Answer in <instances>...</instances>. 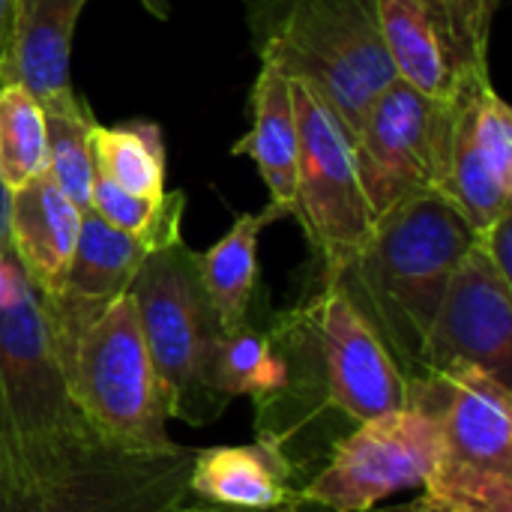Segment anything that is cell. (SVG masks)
Segmentation results:
<instances>
[{"label":"cell","instance_id":"1","mask_svg":"<svg viewBox=\"0 0 512 512\" xmlns=\"http://www.w3.org/2000/svg\"><path fill=\"white\" fill-rule=\"evenodd\" d=\"M267 336L288 378L255 405L258 438L276 444L291 465L306 444L309 459L330 456L336 441L324 432V417H333L345 438L354 426L411 405V381L339 285H318L303 306L279 315Z\"/></svg>","mask_w":512,"mask_h":512},{"label":"cell","instance_id":"2","mask_svg":"<svg viewBox=\"0 0 512 512\" xmlns=\"http://www.w3.org/2000/svg\"><path fill=\"white\" fill-rule=\"evenodd\" d=\"M477 231L438 192H420L384 216L339 276V288L375 330L402 375L423 381V351L447 285Z\"/></svg>","mask_w":512,"mask_h":512},{"label":"cell","instance_id":"3","mask_svg":"<svg viewBox=\"0 0 512 512\" xmlns=\"http://www.w3.org/2000/svg\"><path fill=\"white\" fill-rule=\"evenodd\" d=\"M99 444L105 438L75 408L27 282L0 306V492L36 483Z\"/></svg>","mask_w":512,"mask_h":512},{"label":"cell","instance_id":"4","mask_svg":"<svg viewBox=\"0 0 512 512\" xmlns=\"http://www.w3.org/2000/svg\"><path fill=\"white\" fill-rule=\"evenodd\" d=\"M249 18L261 63L315 93L351 138L396 81L375 0H249Z\"/></svg>","mask_w":512,"mask_h":512},{"label":"cell","instance_id":"5","mask_svg":"<svg viewBox=\"0 0 512 512\" xmlns=\"http://www.w3.org/2000/svg\"><path fill=\"white\" fill-rule=\"evenodd\" d=\"M129 294L165 396L168 420L189 426L213 423L228 402L210 387L213 357L222 339L219 318L198 276V252L183 237L150 249Z\"/></svg>","mask_w":512,"mask_h":512},{"label":"cell","instance_id":"6","mask_svg":"<svg viewBox=\"0 0 512 512\" xmlns=\"http://www.w3.org/2000/svg\"><path fill=\"white\" fill-rule=\"evenodd\" d=\"M414 402L438 417V453L423 489L468 512H512L510 384L456 366L411 384Z\"/></svg>","mask_w":512,"mask_h":512},{"label":"cell","instance_id":"7","mask_svg":"<svg viewBox=\"0 0 512 512\" xmlns=\"http://www.w3.org/2000/svg\"><path fill=\"white\" fill-rule=\"evenodd\" d=\"M63 378L81 417L126 450H168L165 396L132 294L114 300L72 345Z\"/></svg>","mask_w":512,"mask_h":512},{"label":"cell","instance_id":"8","mask_svg":"<svg viewBox=\"0 0 512 512\" xmlns=\"http://www.w3.org/2000/svg\"><path fill=\"white\" fill-rule=\"evenodd\" d=\"M294 111L300 129L297 201L294 213L321 270V285L339 276L366 246L375 213L360 183L354 138L336 114L294 81Z\"/></svg>","mask_w":512,"mask_h":512},{"label":"cell","instance_id":"9","mask_svg":"<svg viewBox=\"0 0 512 512\" xmlns=\"http://www.w3.org/2000/svg\"><path fill=\"white\" fill-rule=\"evenodd\" d=\"M195 450L99 444L72 465L0 492V512H183Z\"/></svg>","mask_w":512,"mask_h":512},{"label":"cell","instance_id":"10","mask_svg":"<svg viewBox=\"0 0 512 512\" xmlns=\"http://www.w3.org/2000/svg\"><path fill=\"white\" fill-rule=\"evenodd\" d=\"M450 99H435L396 78L366 108L354 156L369 207L384 216L420 192H441L450 156Z\"/></svg>","mask_w":512,"mask_h":512},{"label":"cell","instance_id":"11","mask_svg":"<svg viewBox=\"0 0 512 512\" xmlns=\"http://www.w3.org/2000/svg\"><path fill=\"white\" fill-rule=\"evenodd\" d=\"M438 453V417L414 402L354 426L339 438L324 468L297 489L342 512H372L384 498L423 486Z\"/></svg>","mask_w":512,"mask_h":512},{"label":"cell","instance_id":"12","mask_svg":"<svg viewBox=\"0 0 512 512\" xmlns=\"http://www.w3.org/2000/svg\"><path fill=\"white\" fill-rule=\"evenodd\" d=\"M501 0H375L396 78L453 99L489 75V39Z\"/></svg>","mask_w":512,"mask_h":512},{"label":"cell","instance_id":"13","mask_svg":"<svg viewBox=\"0 0 512 512\" xmlns=\"http://www.w3.org/2000/svg\"><path fill=\"white\" fill-rule=\"evenodd\" d=\"M456 366H477L510 384L512 282L477 243L459 261L429 330L423 381Z\"/></svg>","mask_w":512,"mask_h":512},{"label":"cell","instance_id":"14","mask_svg":"<svg viewBox=\"0 0 512 512\" xmlns=\"http://www.w3.org/2000/svg\"><path fill=\"white\" fill-rule=\"evenodd\" d=\"M444 195L480 234L512 213V111L492 75L465 84L453 99Z\"/></svg>","mask_w":512,"mask_h":512},{"label":"cell","instance_id":"15","mask_svg":"<svg viewBox=\"0 0 512 512\" xmlns=\"http://www.w3.org/2000/svg\"><path fill=\"white\" fill-rule=\"evenodd\" d=\"M147 252L150 249L138 237L108 225L93 210L81 213V231L63 288L51 300H39L60 366L69 357L72 345L78 342V336L114 300L129 294V285Z\"/></svg>","mask_w":512,"mask_h":512},{"label":"cell","instance_id":"16","mask_svg":"<svg viewBox=\"0 0 512 512\" xmlns=\"http://www.w3.org/2000/svg\"><path fill=\"white\" fill-rule=\"evenodd\" d=\"M78 231L81 210L60 192L48 171L9 192V249L39 300H51L63 288Z\"/></svg>","mask_w":512,"mask_h":512},{"label":"cell","instance_id":"17","mask_svg":"<svg viewBox=\"0 0 512 512\" xmlns=\"http://www.w3.org/2000/svg\"><path fill=\"white\" fill-rule=\"evenodd\" d=\"M87 0H18L6 81L42 108L72 102V36Z\"/></svg>","mask_w":512,"mask_h":512},{"label":"cell","instance_id":"18","mask_svg":"<svg viewBox=\"0 0 512 512\" xmlns=\"http://www.w3.org/2000/svg\"><path fill=\"white\" fill-rule=\"evenodd\" d=\"M291 480L294 465L288 456L258 438L255 444L195 450L189 495L219 510H276L297 492Z\"/></svg>","mask_w":512,"mask_h":512},{"label":"cell","instance_id":"19","mask_svg":"<svg viewBox=\"0 0 512 512\" xmlns=\"http://www.w3.org/2000/svg\"><path fill=\"white\" fill-rule=\"evenodd\" d=\"M234 156H249L270 189V204L294 213L297 201V156L300 129L294 111V81L273 63H261L252 87V129L231 147Z\"/></svg>","mask_w":512,"mask_h":512},{"label":"cell","instance_id":"20","mask_svg":"<svg viewBox=\"0 0 512 512\" xmlns=\"http://www.w3.org/2000/svg\"><path fill=\"white\" fill-rule=\"evenodd\" d=\"M282 216L285 210L276 204H267L261 213H243L216 246L198 255L201 285L225 333L249 324V306L258 288V240Z\"/></svg>","mask_w":512,"mask_h":512},{"label":"cell","instance_id":"21","mask_svg":"<svg viewBox=\"0 0 512 512\" xmlns=\"http://www.w3.org/2000/svg\"><path fill=\"white\" fill-rule=\"evenodd\" d=\"M93 165L120 189L162 198L165 189V138L156 123L135 120L120 126H93Z\"/></svg>","mask_w":512,"mask_h":512},{"label":"cell","instance_id":"22","mask_svg":"<svg viewBox=\"0 0 512 512\" xmlns=\"http://www.w3.org/2000/svg\"><path fill=\"white\" fill-rule=\"evenodd\" d=\"M45 114V171L60 186V192L84 213L90 210L93 195V126L96 117L90 114L87 102L75 96L63 105L42 108Z\"/></svg>","mask_w":512,"mask_h":512},{"label":"cell","instance_id":"23","mask_svg":"<svg viewBox=\"0 0 512 512\" xmlns=\"http://www.w3.org/2000/svg\"><path fill=\"white\" fill-rule=\"evenodd\" d=\"M285 378H288L285 360L279 357L267 333H258L249 324L222 333L210 369V387L225 402L237 396H252L258 405L273 393H279Z\"/></svg>","mask_w":512,"mask_h":512},{"label":"cell","instance_id":"24","mask_svg":"<svg viewBox=\"0 0 512 512\" xmlns=\"http://www.w3.org/2000/svg\"><path fill=\"white\" fill-rule=\"evenodd\" d=\"M90 210L102 216L108 225L138 237L147 249H159L180 237L186 195L177 189V192H165L162 198H144V195L120 189L114 180L96 171Z\"/></svg>","mask_w":512,"mask_h":512},{"label":"cell","instance_id":"25","mask_svg":"<svg viewBox=\"0 0 512 512\" xmlns=\"http://www.w3.org/2000/svg\"><path fill=\"white\" fill-rule=\"evenodd\" d=\"M45 171V114L18 84L0 87V180L6 192L21 189Z\"/></svg>","mask_w":512,"mask_h":512},{"label":"cell","instance_id":"26","mask_svg":"<svg viewBox=\"0 0 512 512\" xmlns=\"http://www.w3.org/2000/svg\"><path fill=\"white\" fill-rule=\"evenodd\" d=\"M477 246L489 255V261L512 282V213L501 216L492 228L477 234Z\"/></svg>","mask_w":512,"mask_h":512},{"label":"cell","instance_id":"27","mask_svg":"<svg viewBox=\"0 0 512 512\" xmlns=\"http://www.w3.org/2000/svg\"><path fill=\"white\" fill-rule=\"evenodd\" d=\"M15 3H18V0H0V87L6 84V72H9L12 27H15Z\"/></svg>","mask_w":512,"mask_h":512},{"label":"cell","instance_id":"28","mask_svg":"<svg viewBox=\"0 0 512 512\" xmlns=\"http://www.w3.org/2000/svg\"><path fill=\"white\" fill-rule=\"evenodd\" d=\"M372 512H468V510H462V507H456V504H450V501H444V498H435V495L423 492V495H420V498H414V501L393 504V507H384V510H372Z\"/></svg>","mask_w":512,"mask_h":512},{"label":"cell","instance_id":"29","mask_svg":"<svg viewBox=\"0 0 512 512\" xmlns=\"http://www.w3.org/2000/svg\"><path fill=\"white\" fill-rule=\"evenodd\" d=\"M216 510H219V507H216ZM225 512H243V510H225ZM261 512H342V510H333V507H327V504L309 501V498H303L300 492H294L282 507H276V510H261Z\"/></svg>","mask_w":512,"mask_h":512},{"label":"cell","instance_id":"30","mask_svg":"<svg viewBox=\"0 0 512 512\" xmlns=\"http://www.w3.org/2000/svg\"><path fill=\"white\" fill-rule=\"evenodd\" d=\"M6 222H9V192L0 180V255L9 249V237H6Z\"/></svg>","mask_w":512,"mask_h":512},{"label":"cell","instance_id":"31","mask_svg":"<svg viewBox=\"0 0 512 512\" xmlns=\"http://www.w3.org/2000/svg\"><path fill=\"white\" fill-rule=\"evenodd\" d=\"M138 3H141L150 15H156V18H162V21L171 15V0H138Z\"/></svg>","mask_w":512,"mask_h":512}]
</instances>
